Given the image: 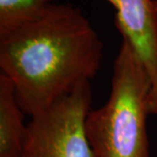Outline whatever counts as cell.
I'll use <instances>...</instances> for the list:
<instances>
[{
  "label": "cell",
  "mask_w": 157,
  "mask_h": 157,
  "mask_svg": "<svg viewBox=\"0 0 157 157\" xmlns=\"http://www.w3.org/2000/svg\"><path fill=\"white\" fill-rule=\"evenodd\" d=\"M103 43L82 11L52 4L44 15L0 36V68L17 103L33 116L91 82L101 68Z\"/></svg>",
  "instance_id": "cell-1"
},
{
  "label": "cell",
  "mask_w": 157,
  "mask_h": 157,
  "mask_svg": "<svg viewBox=\"0 0 157 157\" xmlns=\"http://www.w3.org/2000/svg\"><path fill=\"white\" fill-rule=\"evenodd\" d=\"M150 95L146 68L128 40L122 38L108 100L91 109L86 120L93 157H150L147 131Z\"/></svg>",
  "instance_id": "cell-2"
},
{
  "label": "cell",
  "mask_w": 157,
  "mask_h": 157,
  "mask_svg": "<svg viewBox=\"0 0 157 157\" xmlns=\"http://www.w3.org/2000/svg\"><path fill=\"white\" fill-rule=\"evenodd\" d=\"M91 82H85L31 116L22 157H93L86 133Z\"/></svg>",
  "instance_id": "cell-3"
},
{
  "label": "cell",
  "mask_w": 157,
  "mask_h": 157,
  "mask_svg": "<svg viewBox=\"0 0 157 157\" xmlns=\"http://www.w3.org/2000/svg\"><path fill=\"white\" fill-rule=\"evenodd\" d=\"M115 8L114 25L128 40L151 82V114L157 115V5L155 0H107Z\"/></svg>",
  "instance_id": "cell-4"
},
{
  "label": "cell",
  "mask_w": 157,
  "mask_h": 157,
  "mask_svg": "<svg viewBox=\"0 0 157 157\" xmlns=\"http://www.w3.org/2000/svg\"><path fill=\"white\" fill-rule=\"evenodd\" d=\"M25 113L17 103L13 83L0 74V157H22L26 137Z\"/></svg>",
  "instance_id": "cell-5"
},
{
  "label": "cell",
  "mask_w": 157,
  "mask_h": 157,
  "mask_svg": "<svg viewBox=\"0 0 157 157\" xmlns=\"http://www.w3.org/2000/svg\"><path fill=\"white\" fill-rule=\"evenodd\" d=\"M59 0H0V36L44 15Z\"/></svg>",
  "instance_id": "cell-6"
},
{
  "label": "cell",
  "mask_w": 157,
  "mask_h": 157,
  "mask_svg": "<svg viewBox=\"0 0 157 157\" xmlns=\"http://www.w3.org/2000/svg\"><path fill=\"white\" fill-rule=\"evenodd\" d=\"M155 3H156V5H157V0H155Z\"/></svg>",
  "instance_id": "cell-7"
}]
</instances>
